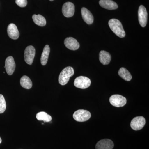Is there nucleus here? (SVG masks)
Here are the masks:
<instances>
[{"mask_svg": "<svg viewBox=\"0 0 149 149\" xmlns=\"http://www.w3.org/2000/svg\"><path fill=\"white\" fill-rule=\"evenodd\" d=\"M108 24L111 29L118 37L120 38L125 37V32L119 20L116 19H112L109 21Z\"/></svg>", "mask_w": 149, "mask_h": 149, "instance_id": "1", "label": "nucleus"}, {"mask_svg": "<svg viewBox=\"0 0 149 149\" xmlns=\"http://www.w3.org/2000/svg\"><path fill=\"white\" fill-rule=\"evenodd\" d=\"M74 74V70L72 67L65 68L61 72L59 76V83L62 85H66L69 81L70 78Z\"/></svg>", "mask_w": 149, "mask_h": 149, "instance_id": "2", "label": "nucleus"}, {"mask_svg": "<svg viewBox=\"0 0 149 149\" xmlns=\"http://www.w3.org/2000/svg\"><path fill=\"white\" fill-rule=\"evenodd\" d=\"M91 113L87 110L83 109L78 110L74 112L73 114V118L78 122H84L91 118Z\"/></svg>", "mask_w": 149, "mask_h": 149, "instance_id": "3", "label": "nucleus"}, {"mask_svg": "<svg viewBox=\"0 0 149 149\" xmlns=\"http://www.w3.org/2000/svg\"><path fill=\"white\" fill-rule=\"evenodd\" d=\"M91 83V80L88 77L80 76L75 78L74 85L76 88L85 89L90 87Z\"/></svg>", "mask_w": 149, "mask_h": 149, "instance_id": "4", "label": "nucleus"}, {"mask_svg": "<svg viewBox=\"0 0 149 149\" xmlns=\"http://www.w3.org/2000/svg\"><path fill=\"white\" fill-rule=\"evenodd\" d=\"M109 102L112 105L117 107L125 106L126 104V99L125 97L119 95H114L111 96Z\"/></svg>", "mask_w": 149, "mask_h": 149, "instance_id": "5", "label": "nucleus"}, {"mask_svg": "<svg viewBox=\"0 0 149 149\" xmlns=\"http://www.w3.org/2000/svg\"><path fill=\"white\" fill-rule=\"evenodd\" d=\"M35 55V49L32 46H29L25 49L24 53V61L27 64L32 65Z\"/></svg>", "mask_w": 149, "mask_h": 149, "instance_id": "6", "label": "nucleus"}, {"mask_svg": "<svg viewBox=\"0 0 149 149\" xmlns=\"http://www.w3.org/2000/svg\"><path fill=\"white\" fill-rule=\"evenodd\" d=\"M146 124V120L143 116H137L133 118L130 122V127L135 130H141Z\"/></svg>", "mask_w": 149, "mask_h": 149, "instance_id": "7", "label": "nucleus"}, {"mask_svg": "<svg viewBox=\"0 0 149 149\" xmlns=\"http://www.w3.org/2000/svg\"><path fill=\"white\" fill-rule=\"evenodd\" d=\"M138 16L139 23L141 27H146L148 21V13L146 9L143 6L141 5L139 7Z\"/></svg>", "mask_w": 149, "mask_h": 149, "instance_id": "8", "label": "nucleus"}, {"mask_svg": "<svg viewBox=\"0 0 149 149\" xmlns=\"http://www.w3.org/2000/svg\"><path fill=\"white\" fill-rule=\"evenodd\" d=\"M62 13L65 17H72L74 13V5L70 2L65 3L63 6Z\"/></svg>", "mask_w": 149, "mask_h": 149, "instance_id": "9", "label": "nucleus"}, {"mask_svg": "<svg viewBox=\"0 0 149 149\" xmlns=\"http://www.w3.org/2000/svg\"><path fill=\"white\" fill-rule=\"evenodd\" d=\"M64 45L71 50H76L80 47V44L77 40L72 37H67L64 40Z\"/></svg>", "mask_w": 149, "mask_h": 149, "instance_id": "10", "label": "nucleus"}, {"mask_svg": "<svg viewBox=\"0 0 149 149\" xmlns=\"http://www.w3.org/2000/svg\"><path fill=\"white\" fill-rule=\"evenodd\" d=\"M4 68L8 75H12L14 72L15 68V63L13 58L11 56L8 57L6 59Z\"/></svg>", "mask_w": 149, "mask_h": 149, "instance_id": "11", "label": "nucleus"}, {"mask_svg": "<svg viewBox=\"0 0 149 149\" xmlns=\"http://www.w3.org/2000/svg\"><path fill=\"white\" fill-rule=\"evenodd\" d=\"M114 143L111 140L109 139H102L97 143L96 149H112Z\"/></svg>", "mask_w": 149, "mask_h": 149, "instance_id": "12", "label": "nucleus"}, {"mask_svg": "<svg viewBox=\"0 0 149 149\" xmlns=\"http://www.w3.org/2000/svg\"><path fill=\"white\" fill-rule=\"evenodd\" d=\"M7 32L9 37L13 40H17L19 37V32L16 25L13 23L9 24L8 26Z\"/></svg>", "mask_w": 149, "mask_h": 149, "instance_id": "13", "label": "nucleus"}, {"mask_svg": "<svg viewBox=\"0 0 149 149\" xmlns=\"http://www.w3.org/2000/svg\"><path fill=\"white\" fill-rule=\"evenodd\" d=\"M99 4L102 7L109 10L116 9L118 8L117 4L112 0H100Z\"/></svg>", "mask_w": 149, "mask_h": 149, "instance_id": "14", "label": "nucleus"}, {"mask_svg": "<svg viewBox=\"0 0 149 149\" xmlns=\"http://www.w3.org/2000/svg\"><path fill=\"white\" fill-rule=\"evenodd\" d=\"M81 14L83 20L87 24H93L94 21V17L90 11L85 8H83L81 9Z\"/></svg>", "mask_w": 149, "mask_h": 149, "instance_id": "15", "label": "nucleus"}, {"mask_svg": "<svg viewBox=\"0 0 149 149\" xmlns=\"http://www.w3.org/2000/svg\"><path fill=\"white\" fill-rule=\"evenodd\" d=\"M111 57L110 54L105 51H101L99 54L100 62L104 65L109 64L111 61Z\"/></svg>", "mask_w": 149, "mask_h": 149, "instance_id": "16", "label": "nucleus"}, {"mask_svg": "<svg viewBox=\"0 0 149 149\" xmlns=\"http://www.w3.org/2000/svg\"><path fill=\"white\" fill-rule=\"evenodd\" d=\"M50 52L49 46L46 45L43 49L41 57V63L42 65H46L47 63L49 55Z\"/></svg>", "mask_w": 149, "mask_h": 149, "instance_id": "17", "label": "nucleus"}, {"mask_svg": "<svg viewBox=\"0 0 149 149\" xmlns=\"http://www.w3.org/2000/svg\"><path fill=\"white\" fill-rule=\"evenodd\" d=\"M118 74L125 81H129L132 79V75L125 68H121L118 71Z\"/></svg>", "mask_w": 149, "mask_h": 149, "instance_id": "18", "label": "nucleus"}, {"mask_svg": "<svg viewBox=\"0 0 149 149\" xmlns=\"http://www.w3.org/2000/svg\"><path fill=\"white\" fill-rule=\"evenodd\" d=\"M20 83L22 87L28 90L31 89L32 86V81L30 78L26 75H24L21 77Z\"/></svg>", "mask_w": 149, "mask_h": 149, "instance_id": "19", "label": "nucleus"}, {"mask_svg": "<svg viewBox=\"0 0 149 149\" xmlns=\"http://www.w3.org/2000/svg\"><path fill=\"white\" fill-rule=\"evenodd\" d=\"M32 19L35 24L39 26L43 27L46 24V20L44 17L41 15H34L32 16Z\"/></svg>", "mask_w": 149, "mask_h": 149, "instance_id": "20", "label": "nucleus"}, {"mask_svg": "<svg viewBox=\"0 0 149 149\" xmlns=\"http://www.w3.org/2000/svg\"><path fill=\"white\" fill-rule=\"evenodd\" d=\"M36 118L39 120H43L45 122H49L52 120V117L50 115L47 113L41 111L37 113L36 115Z\"/></svg>", "mask_w": 149, "mask_h": 149, "instance_id": "21", "label": "nucleus"}, {"mask_svg": "<svg viewBox=\"0 0 149 149\" xmlns=\"http://www.w3.org/2000/svg\"><path fill=\"white\" fill-rule=\"evenodd\" d=\"M6 108V104L2 95H0V113H3Z\"/></svg>", "mask_w": 149, "mask_h": 149, "instance_id": "22", "label": "nucleus"}, {"mask_svg": "<svg viewBox=\"0 0 149 149\" xmlns=\"http://www.w3.org/2000/svg\"><path fill=\"white\" fill-rule=\"evenodd\" d=\"M15 3L17 6L22 8L26 6L27 4V0H15Z\"/></svg>", "mask_w": 149, "mask_h": 149, "instance_id": "23", "label": "nucleus"}, {"mask_svg": "<svg viewBox=\"0 0 149 149\" xmlns=\"http://www.w3.org/2000/svg\"><path fill=\"white\" fill-rule=\"evenodd\" d=\"M1 142H2V139H1V137H0V144H1Z\"/></svg>", "mask_w": 149, "mask_h": 149, "instance_id": "24", "label": "nucleus"}, {"mask_svg": "<svg viewBox=\"0 0 149 149\" xmlns=\"http://www.w3.org/2000/svg\"><path fill=\"white\" fill-rule=\"evenodd\" d=\"M50 1H54V0H49Z\"/></svg>", "mask_w": 149, "mask_h": 149, "instance_id": "25", "label": "nucleus"}]
</instances>
